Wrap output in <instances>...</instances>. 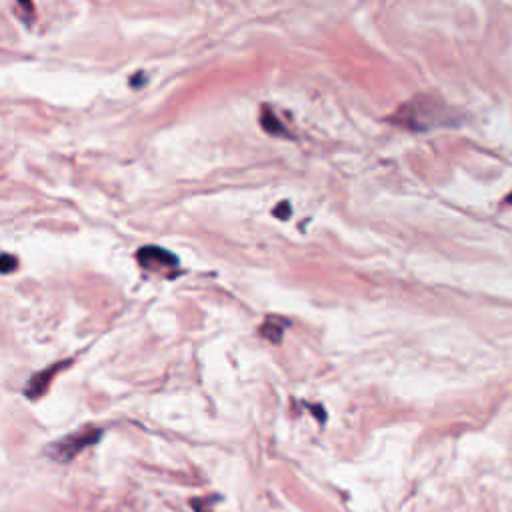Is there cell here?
Returning <instances> with one entry per match:
<instances>
[{
    "instance_id": "cell-1",
    "label": "cell",
    "mask_w": 512,
    "mask_h": 512,
    "mask_svg": "<svg viewBox=\"0 0 512 512\" xmlns=\"http://www.w3.org/2000/svg\"><path fill=\"white\" fill-rule=\"evenodd\" d=\"M100 438H102V430H100V428L86 427L82 428V430H76L73 434L56 440L53 447L48 448V454H50V459L56 460V462H70V460L76 459L82 450L96 444Z\"/></svg>"
},
{
    "instance_id": "cell-2",
    "label": "cell",
    "mask_w": 512,
    "mask_h": 512,
    "mask_svg": "<svg viewBox=\"0 0 512 512\" xmlns=\"http://www.w3.org/2000/svg\"><path fill=\"white\" fill-rule=\"evenodd\" d=\"M140 267L146 268V270H164V268H174L178 267V258L164 250V248H159V246H144L140 248L139 255Z\"/></svg>"
},
{
    "instance_id": "cell-3",
    "label": "cell",
    "mask_w": 512,
    "mask_h": 512,
    "mask_svg": "<svg viewBox=\"0 0 512 512\" xmlns=\"http://www.w3.org/2000/svg\"><path fill=\"white\" fill-rule=\"evenodd\" d=\"M68 363H60V364H54L50 368H44L41 370L38 374H34L31 380H28V386H26V396L28 398H38V396H43L46 390H48V386L53 383V378L56 374L60 373V368H64Z\"/></svg>"
},
{
    "instance_id": "cell-4",
    "label": "cell",
    "mask_w": 512,
    "mask_h": 512,
    "mask_svg": "<svg viewBox=\"0 0 512 512\" xmlns=\"http://www.w3.org/2000/svg\"><path fill=\"white\" fill-rule=\"evenodd\" d=\"M260 124H262V128L267 130L268 134H277V137H280V134H287L284 132V127H282V122L278 120L268 108H262V117H260Z\"/></svg>"
},
{
    "instance_id": "cell-5",
    "label": "cell",
    "mask_w": 512,
    "mask_h": 512,
    "mask_svg": "<svg viewBox=\"0 0 512 512\" xmlns=\"http://www.w3.org/2000/svg\"><path fill=\"white\" fill-rule=\"evenodd\" d=\"M18 267V260L12 255H0V274H11Z\"/></svg>"
},
{
    "instance_id": "cell-6",
    "label": "cell",
    "mask_w": 512,
    "mask_h": 512,
    "mask_svg": "<svg viewBox=\"0 0 512 512\" xmlns=\"http://www.w3.org/2000/svg\"><path fill=\"white\" fill-rule=\"evenodd\" d=\"M274 216L282 218V220H287L288 216H290V204H288V203L278 204L277 208H274Z\"/></svg>"
},
{
    "instance_id": "cell-7",
    "label": "cell",
    "mask_w": 512,
    "mask_h": 512,
    "mask_svg": "<svg viewBox=\"0 0 512 512\" xmlns=\"http://www.w3.org/2000/svg\"><path fill=\"white\" fill-rule=\"evenodd\" d=\"M506 203H512V194H511V196H508V198H506Z\"/></svg>"
}]
</instances>
